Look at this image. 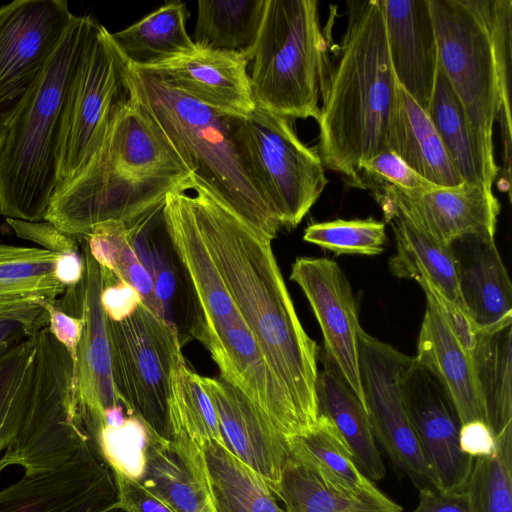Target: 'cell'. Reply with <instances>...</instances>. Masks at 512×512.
Returning a JSON list of instances; mask_svg holds the SVG:
<instances>
[{
  "mask_svg": "<svg viewBox=\"0 0 512 512\" xmlns=\"http://www.w3.org/2000/svg\"><path fill=\"white\" fill-rule=\"evenodd\" d=\"M185 196L221 279L306 434L319 417L320 351L297 316L271 240L256 233L193 177Z\"/></svg>",
  "mask_w": 512,
  "mask_h": 512,
  "instance_id": "cell-1",
  "label": "cell"
},
{
  "mask_svg": "<svg viewBox=\"0 0 512 512\" xmlns=\"http://www.w3.org/2000/svg\"><path fill=\"white\" fill-rule=\"evenodd\" d=\"M322 87L318 151L323 166L364 188L362 166L387 149L397 81L382 0L347 1V25Z\"/></svg>",
  "mask_w": 512,
  "mask_h": 512,
  "instance_id": "cell-2",
  "label": "cell"
},
{
  "mask_svg": "<svg viewBox=\"0 0 512 512\" xmlns=\"http://www.w3.org/2000/svg\"><path fill=\"white\" fill-rule=\"evenodd\" d=\"M191 177L131 95L86 168L54 192L44 221L77 238L102 223L125 225Z\"/></svg>",
  "mask_w": 512,
  "mask_h": 512,
  "instance_id": "cell-3",
  "label": "cell"
},
{
  "mask_svg": "<svg viewBox=\"0 0 512 512\" xmlns=\"http://www.w3.org/2000/svg\"><path fill=\"white\" fill-rule=\"evenodd\" d=\"M131 95L191 176L259 235L281 227L255 175L243 118L176 89L155 72L128 64Z\"/></svg>",
  "mask_w": 512,
  "mask_h": 512,
  "instance_id": "cell-4",
  "label": "cell"
},
{
  "mask_svg": "<svg viewBox=\"0 0 512 512\" xmlns=\"http://www.w3.org/2000/svg\"><path fill=\"white\" fill-rule=\"evenodd\" d=\"M98 22L73 17L0 146V214L42 221L56 190L68 97Z\"/></svg>",
  "mask_w": 512,
  "mask_h": 512,
  "instance_id": "cell-5",
  "label": "cell"
},
{
  "mask_svg": "<svg viewBox=\"0 0 512 512\" xmlns=\"http://www.w3.org/2000/svg\"><path fill=\"white\" fill-rule=\"evenodd\" d=\"M439 63L487 160L496 164L493 127L501 120L510 164L511 0H428ZM497 165V164H496Z\"/></svg>",
  "mask_w": 512,
  "mask_h": 512,
  "instance_id": "cell-6",
  "label": "cell"
},
{
  "mask_svg": "<svg viewBox=\"0 0 512 512\" xmlns=\"http://www.w3.org/2000/svg\"><path fill=\"white\" fill-rule=\"evenodd\" d=\"M185 187L166 195L164 214L204 312L205 348L219 367L220 377L248 396L286 439L301 436L303 430L287 397L212 261L187 203Z\"/></svg>",
  "mask_w": 512,
  "mask_h": 512,
  "instance_id": "cell-7",
  "label": "cell"
},
{
  "mask_svg": "<svg viewBox=\"0 0 512 512\" xmlns=\"http://www.w3.org/2000/svg\"><path fill=\"white\" fill-rule=\"evenodd\" d=\"M316 0H267L252 54L256 106L290 118H319L329 66Z\"/></svg>",
  "mask_w": 512,
  "mask_h": 512,
  "instance_id": "cell-8",
  "label": "cell"
},
{
  "mask_svg": "<svg viewBox=\"0 0 512 512\" xmlns=\"http://www.w3.org/2000/svg\"><path fill=\"white\" fill-rule=\"evenodd\" d=\"M106 324L113 384L127 415L171 442L173 382L184 361L176 330L142 303L128 318Z\"/></svg>",
  "mask_w": 512,
  "mask_h": 512,
  "instance_id": "cell-9",
  "label": "cell"
},
{
  "mask_svg": "<svg viewBox=\"0 0 512 512\" xmlns=\"http://www.w3.org/2000/svg\"><path fill=\"white\" fill-rule=\"evenodd\" d=\"M127 70L128 63L112 42L110 32L98 23L68 97L56 190L86 168L114 118L130 101Z\"/></svg>",
  "mask_w": 512,
  "mask_h": 512,
  "instance_id": "cell-10",
  "label": "cell"
},
{
  "mask_svg": "<svg viewBox=\"0 0 512 512\" xmlns=\"http://www.w3.org/2000/svg\"><path fill=\"white\" fill-rule=\"evenodd\" d=\"M243 137L261 189L281 226L295 228L328 184L317 154L289 119L258 106L243 118Z\"/></svg>",
  "mask_w": 512,
  "mask_h": 512,
  "instance_id": "cell-11",
  "label": "cell"
},
{
  "mask_svg": "<svg viewBox=\"0 0 512 512\" xmlns=\"http://www.w3.org/2000/svg\"><path fill=\"white\" fill-rule=\"evenodd\" d=\"M358 350L361 384L376 442L418 490L429 488L439 491L404 399L403 378L413 357L363 329L359 333Z\"/></svg>",
  "mask_w": 512,
  "mask_h": 512,
  "instance_id": "cell-12",
  "label": "cell"
},
{
  "mask_svg": "<svg viewBox=\"0 0 512 512\" xmlns=\"http://www.w3.org/2000/svg\"><path fill=\"white\" fill-rule=\"evenodd\" d=\"M74 15L63 0L0 8V137L42 76Z\"/></svg>",
  "mask_w": 512,
  "mask_h": 512,
  "instance_id": "cell-13",
  "label": "cell"
},
{
  "mask_svg": "<svg viewBox=\"0 0 512 512\" xmlns=\"http://www.w3.org/2000/svg\"><path fill=\"white\" fill-rule=\"evenodd\" d=\"M165 199L125 224L128 241L150 275L161 318L172 326L181 346L196 339L207 343V328L199 297L169 232Z\"/></svg>",
  "mask_w": 512,
  "mask_h": 512,
  "instance_id": "cell-14",
  "label": "cell"
},
{
  "mask_svg": "<svg viewBox=\"0 0 512 512\" xmlns=\"http://www.w3.org/2000/svg\"><path fill=\"white\" fill-rule=\"evenodd\" d=\"M290 280L302 289L322 330V361L336 370L366 409L358 350L362 328L345 273L328 258L300 257L292 265Z\"/></svg>",
  "mask_w": 512,
  "mask_h": 512,
  "instance_id": "cell-15",
  "label": "cell"
},
{
  "mask_svg": "<svg viewBox=\"0 0 512 512\" xmlns=\"http://www.w3.org/2000/svg\"><path fill=\"white\" fill-rule=\"evenodd\" d=\"M371 189L383 213L401 214L444 245L471 235L495 236L500 203L485 186L463 182L454 187L411 191L379 183Z\"/></svg>",
  "mask_w": 512,
  "mask_h": 512,
  "instance_id": "cell-16",
  "label": "cell"
},
{
  "mask_svg": "<svg viewBox=\"0 0 512 512\" xmlns=\"http://www.w3.org/2000/svg\"><path fill=\"white\" fill-rule=\"evenodd\" d=\"M80 240L85 261L82 281L66 289L59 307L84 319L76 371L77 400L85 429L90 435L103 425L104 411L120 402L114 388L106 316L100 295L103 271Z\"/></svg>",
  "mask_w": 512,
  "mask_h": 512,
  "instance_id": "cell-17",
  "label": "cell"
},
{
  "mask_svg": "<svg viewBox=\"0 0 512 512\" xmlns=\"http://www.w3.org/2000/svg\"><path fill=\"white\" fill-rule=\"evenodd\" d=\"M409 419L437 479L439 492L464 491L474 458L459 447L456 408L440 381L413 357L403 378Z\"/></svg>",
  "mask_w": 512,
  "mask_h": 512,
  "instance_id": "cell-18",
  "label": "cell"
},
{
  "mask_svg": "<svg viewBox=\"0 0 512 512\" xmlns=\"http://www.w3.org/2000/svg\"><path fill=\"white\" fill-rule=\"evenodd\" d=\"M117 504L113 474L95 448L0 490V512H113Z\"/></svg>",
  "mask_w": 512,
  "mask_h": 512,
  "instance_id": "cell-19",
  "label": "cell"
},
{
  "mask_svg": "<svg viewBox=\"0 0 512 512\" xmlns=\"http://www.w3.org/2000/svg\"><path fill=\"white\" fill-rule=\"evenodd\" d=\"M171 445L213 512H286L264 479L211 439L191 440L175 431Z\"/></svg>",
  "mask_w": 512,
  "mask_h": 512,
  "instance_id": "cell-20",
  "label": "cell"
},
{
  "mask_svg": "<svg viewBox=\"0 0 512 512\" xmlns=\"http://www.w3.org/2000/svg\"><path fill=\"white\" fill-rule=\"evenodd\" d=\"M228 449L253 469L276 495L289 455L287 439L240 389L222 377L201 376Z\"/></svg>",
  "mask_w": 512,
  "mask_h": 512,
  "instance_id": "cell-21",
  "label": "cell"
},
{
  "mask_svg": "<svg viewBox=\"0 0 512 512\" xmlns=\"http://www.w3.org/2000/svg\"><path fill=\"white\" fill-rule=\"evenodd\" d=\"M382 10L396 81L427 110L439 61L428 0H382Z\"/></svg>",
  "mask_w": 512,
  "mask_h": 512,
  "instance_id": "cell-22",
  "label": "cell"
},
{
  "mask_svg": "<svg viewBox=\"0 0 512 512\" xmlns=\"http://www.w3.org/2000/svg\"><path fill=\"white\" fill-rule=\"evenodd\" d=\"M466 314L478 332L512 324V286L494 238L466 236L450 244Z\"/></svg>",
  "mask_w": 512,
  "mask_h": 512,
  "instance_id": "cell-23",
  "label": "cell"
},
{
  "mask_svg": "<svg viewBox=\"0 0 512 512\" xmlns=\"http://www.w3.org/2000/svg\"><path fill=\"white\" fill-rule=\"evenodd\" d=\"M248 62L239 55L196 47L189 54L144 70L155 72L176 89L211 107L245 117L256 106Z\"/></svg>",
  "mask_w": 512,
  "mask_h": 512,
  "instance_id": "cell-24",
  "label": "cell"
},
{
  "mask_svg": "<svg viewBox=\"0 0 512 512\" xmlns=\"http://www.w3.org/2000/svg\"><path fill=\"white\" fill-rule=\"evenodd\" d=\"M287 443L289 455L277 494L286 512H403L377 487L362 494L352 492L294 438Z\"/></svg>",
  "mask_w": 512,
  "mask_h": 512,
  "instance_id": "cell-25",
  "label": "cell"
},
{
  "mask_svg": "<svg viewBox=\"0 0 512 512\" xmlns=\"http://www.w3.org/2000/svg\"><path fill=\"white\" fill-rule=\"evenodd\" d=\"M415 360L427 368L451 398L461 425L473 420L487 423L471 358L438 303L426 295Z\"/></svg>",
  "mask_w": 512,
  "mask_h": 512,
  "instance_id": "cell-26",
  "label": "cell"
},
{
  "mask_svg": "<svg viewBox=\"0 0 512 512\" xmlns=\"http://www.w3.org/2000/svg\"><path fill=\"white\" fill-rule=\"evenodd\" d=\"M386 146L437 186L454 187L464 182L427 111L398 83L388 120Z\"/></svg>",
  "mask_w": 512,
  "mask_h": 512,
  "instance_id": "cell-27",
  "label": "cell"
},
{
  "mask_svg": "<svg viewBox=\"0 0 512 512\" xmlns=\"http://www.w3.org/2000/svg\"><path fill=\"white\" fill-rule=\"evenodd\" d=\"M384 217L392 225L396 240V253L389 261L391 273L417 281L464 310L451 247L429 237L395 211L384 213Z\"/></svg>",
  "mask_w": 512,
  "mask_h": 512,
  "instance_id": "cell-28",
  "label": "cell"
},
{
  "mask_svg": "<svg viewBox=\"0 0 512 512\" xmlns=\"http://www.w3.org/2000/svg\"><path fill=\"white\" fill-rule=\"evenodd\" d=\"M426 111L463 181L492 189L498 166L485 157L466 112L439 61Z\"/></svg>",
  "mask_w": 512,
  "mask_h": 512,
  "instance_id": "cell-29",
  "label": "cell"
},
{
  "mask_svg": "<svg viewBox=\"0 0 512 512\" xmlns=\"http://www.w3.org/2000/svg\"><path fill=\"white\" fill-rule=\"evenodd\" d=\"M188 16L186 3L169 1L110 37L130 66L154 67L196 49L186 30Z\"/></svg>",
  "mask_w": 512,
  "mask_h": 512,
  "instance_id": "cell-30",
  "label": "cell"
},
{
  "mask_svg": "<svg viewBox=\"0 0 512 512\" xmlns=\"http://www.w3.org/2000/svg\"><path fill=\"white\" fill-rule=\"evenodd\" d=\"M324 363L318 372L319 415L328 417L351 448L360 471L371 481L382 480L385 466L377 448L368 413L336 370Z\"/></svg>",
  "mask_w": 512,
  "mask_h": 512,
  "instance_id": "cell-31",
  "label": "cell"
},
{
  "mask_svg": "<svg viewBox=\"0 0 512 512\" xmlns=\"http://www.w3.org/2000/svg\"><path fill=\"white\" fill-rule=\"evenodd\" d=\"M469 356L488 426L497 440L512 436V324L478 332Z\"/></svg>",
  "mask_w": 512,
  "mask_h": 512,
  "instance_id": "cell-32",
  "label": "cell"
},
{
  "mask_svg": "<svg viewBox=\"0 0 512 512\" xmlns=\"http://www.w3.org/2000/svg\"><path fill=\"white\" fill-rule=\"evenodd\" d=\"M267 0H199L192 41L197 48L251 60Z\"/></svg>",
  "mask_w": 512,
  "mask_h": 512,
  "instance_id": "cell-33",
  "label": "cell"
},
{
  "mask_svg": "<svg viewBox=\"0 0 512 512\" xmlns=\"http://www.w3.org/2000/svg\"><path fill=\"white\" fill-rule=\"evenodd\" d=\"M78 238L102 268L132 285L141 295L142 304L161 318L152 279L131 247L123 223H102Z\"/></svg>",
  "mask_w": 512,
  "mask_h": 512,
  "instance_id": "cell-34",
  "label": "cell"
},
{
  "mask_svg": "<svg viewBox=\"0 0 512 512\" xmlns=\"http://www.w3.org/2000/svg\"><path fill=\"white\" fill-rule=\"evenodd\" d=\"M142 483L175 512H213L206 497L173 449L151 433Z\"/></svg>",
  "mask_w": 512,
  "mask_h": 512,
  "instance_id": "cell-35",
  "label": "cell"
},
{
  "mask_svg": "<svg viewBox=\"0 0 512 512\" xmlns=\"http://www.w3.org/2000/svg\"><path fill=\"white\" fill-rule=\"evenodd\" d=\"M171 419L173 434L182 431L191 440H215L226 446L214 406L206 393L201 376L192 371L185 360L175 373Z\"/></svg>",
  "mask_w": 512,
  "mask_h": 512,
  "instance_id": "cell-36",
  "label": "cell"
},
{
  "mask_svg": "<svg viewBox=\"0 0 512 512\" xmlns=\"http://www.w3.org/2000/svg\"><path fill=\"white\" fill-rule=\"evenodd\" d=\"M151 431L135 415H127L120 427L99 426L91 435L96 452L113 475L142 481Z\"/></svg>",
  "mask_w": 512,
  "mask_h": 512,
  "instance_id": "cell-37",
  "label": "cell"
},
{
  "mask_svg": "<svg viewBox=\"0 0 512 512\" xmlns=\"http://www.w3.org/2000/svg\"><path fill=\"white\" fill-rule=\"evenodd\" d=\"M497 441L494 456L474 459L464 489L471 512H512V437Z\"/></svg>",
  "mask_w": 512,
  "mask_h": 512,
  "instance_id": "cell-38",
  "label": "cell"
},
{
  "mask_svg": "<svg viewBox=\"0 0 512 512\" xmlns=\"http://www.w3.org/2000/svg\"><path fill=\"white\" fill-rule=\"evenodd\" d=\"M294 438L343 486L362 494L376 488L359 469L355 456L332 421L319 415L315 426Z\"/></svg>",
  "mask_w": 512,
  "mask_h": 512,
  "instance_id": "cell-39",
  "label": "cell"
},
{
  "mask_svg": "<svg viewBox=\"0 0 512 512\" xmlns=\"http://www.w3.org/2000/svg\"><path fill=\"white\" fill-rule=\"evenodd\" d=\"M303 239L337 255H378L387 242L384 222L373 218L314 223Z\"/></svg>",
  "mask_w": 512,
  "mask_h": 512,
  "instance_id": "cell-40",
  "label": "cell"
},
{
  "mask_svg": "<svg viewBox=\"0 0 512 512\" xmlns=\"http://www.w3.org/2000/svg\"><path fill=\"white\" fill-rule=\"evenodd\" d=\"M59 255L42 248L0 244V283L30 285L58 282L53 274Z\"/></svg>",
  "mask_w": 512,
  "mask_h": 512,
  "instance_id": "cell-41",
  "label": "cell"
},
{
  "mask_svg": "<svg viewBox=\"0 0 512 512\" xmlns=\"http://www.w3.org/2000/svg\"><path fill=\"white\" fill-rule=\"evenodd\" d=\"M364 188L372 183H387L403 190H428L437 186L424 179L393 151L386 149L362 166Z\"/></svg>",
  "mask_w": 512,
  "mask_h": 512,
  "instance_id": "cell-42",
  "label": "cell"
},
{
  "mask_svg": "<svg viewBox=\"0 0 512 512\" xmlns=\"http://www.w3.org/2000/svg\"><path fill=\"white\" fill-rule=\"evenodd\" d=\"M43 300L23 302L0 314V354L47 327Z\"/></svg>",
  "mask_w": 512,
  "mask_h": 512,
  "instance_id": "cell-43",
  "label": "cell"
},
{
  "mask_svg": "<svg viewBox=\"0 0 512 512\" xmlns=\"http://www.w3.org/2000/svg\"><path fill=\"white\" fill-rule=\"evenodd\" d=\"M6 223L17 237L32 241L44 250L60 255L81 252L79 238L62 232L48 221L32 222L6 218Z\"/></svg>",
  "mask_w": 512,
  "mask_h": 512,
  "instance_id": "cell-44",
  "label": "cell"
},
{
  "mask_svg": "<svg viewBox=\"0 0 512 512\" xmlns=\"http://www.w3.org/2000/svg\"><path fill=\"white\" fill-rule=\"evenodd\" d=\"M102 271L104 285L100 300L104 314L109 320L122 321L131 316L142 303L141 295L132 285L118 279L110 271L104 268Z\"/></svg>",
  "mask_w": 512,
  "mask_h": 512,
  "instance_id": "cell-45",
  "label": "cell"
},
{
  "mask_svg": "<svg viewBox=\"0 0 512 512\" xmlns=\"http://www.w3.org/2000/svg\"><path fill=\"white\" fill-rule=\"evenodd\" d=\"M35 335L0 354V415L22 379L34 349Z\"/></svg>",
  "mask_w": 512,
  "mask_h": 512,
  "instance_id": "cell-46",
  "label": "cell"
},
{
  "mask_svg": "<svg viewBox=\"0 0 512 512\" xmlns=\"http://www.w3.org/2000/svg\"><path fill=\"white\" fill-rule=\"evenodd\" d=\"M48 315L47 328L52 336L66 349L72 361L74 376L78 364V351L82 337L84 319L63 311L56 300H43Z\"/></svg>",
  "mask_w": 512,
  "mask_h": 512,
  "instance_id": "cell-47",
  "label": "cell"
},
{
  "mask_svg": "<svg viewBox=\"0 0 512 512\" xmlns=\"http://www.w3.org/2000/svg\"><path fill=\"white\" fill-rule=\"evenodd\" d=\"M117 494V510L124 512H175L163 499L140 481L113 475Z\"/></svg>",
  "mask_w": 512,
  "mask_h": 512,
  "instance_id": "cell-48",
  "label": "cell"
},
{
  "mask_svg": "<svg viewBox=\"0 0 512 512\" xmlns=\"http://www.w3.org/2000/svg\"><path fill=\"white\" fill-rule=\"evenodd\" d=\"M459 447L464 454L474 459L494 456L499 449L493 431L482 420L469 421L460 426Z\"/></svg>",
  "mask_w": 512,
  "mask_h": 512,
  "instance_id": "cell-49",
  "label": "cell"
},
{
  "mask_svg": "<svg viewBox=\"0 0 512 512\" xmlns=\"http://www.w3.org/2000/svg\"><path fill=\"white\" fill-rule=\"evenodd\" d=\"M418 491V505L412 512H471L465 491L454 494H444L429 488Z\"/></svg>",
  "mask_w": 512,
  "mask_h": 512,
  "instance_id": "cell-50",
  "label": "cell"
},
{
  "mask_svg": "<svg viewBox=\"0 0 512 512\" xmlns=\"http://www.w3.org/2000/svg\"><path fill=\"white\" fill-rule=\"evenodd\" d=\"M85 272L84 256L81 252L61 254L58 256L55 269V279L66 289L77 286Z\"/></svg>",
  "mask_w": 512,
  "mask_h": 512,
  "instance_id": "cell-51",
  "label": "cell"
},
{
  "mask_svg": "<svg viewBox=\"0 0 512 512\" xmlns=\"http://www.w3.org/2000/svg\"><path fill=\"white\" fill-rule=\"evenodd\" d=\"M126 410L123 405H115L107 408L103 415V424L110 427H120L126 419Z\"/></svg>",
  "mask_w": 512,
  "mask_h": 512,
  "instance_id": "cell-52",
  "label": "cell"
},
{
  "mask_svg": "<svg viewBox=\"0 0 512 512\" xmlns=\"http://www.w3.org/2000/svg\"><path fill=\"white\" fill-rule=\"evenodd\" d=\"M32 300H36V299H32ZM27 301H31V300H27ZM27 301H2V300H0V314L12 309L13 307H15L23 302H27Z\"/></svg>",
  "mask_w": 512,
  "mask_h": 512,
  "instance_id": "cell-53",
  "label": "cell"
},
{
  "mask_svg": "<svg viewBox=\"0 0 512 512\" xmlns=\"http://www.w3.org/2000/svg\"><path fill=\"white\" fill-rule=\"evenodd\" d=\"M4 469H5V468H4V466H3L2 462H1V457H0V473H1Z\"/></svg>",
  "mask_w": 512,
  "mask_h": 512,
  "instance_id": "cell-54",
  "label": "cell"
}]
</instances>
